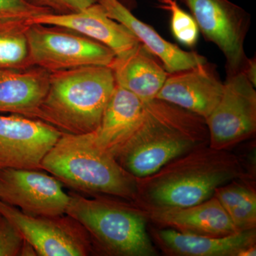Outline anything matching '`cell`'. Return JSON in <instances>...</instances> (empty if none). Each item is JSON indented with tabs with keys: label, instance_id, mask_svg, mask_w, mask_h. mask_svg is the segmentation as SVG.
Returning <instances> with one entry per match:
<instances>
[{
	"label": "cell",
	"instance_id": "cell-1",
	"mask_svg": "<svg viewBox=\"0 0 256 256\" xmlns=\"http://www.w3.org/2000/svg\"><path fill=\"white\" fill-rule=\"evenodd\" d=\"M244 175L236 156L208 144L198 146L154 174L137 178L134 204L142 210L194 206L213 196L217 188Z\"/></svg>",
	"mask_w": 256,
	"mask_h": 256
},
{
	"label": "cell",
	"instance_id": "cell-2",
	"mask_svg": "<svg viewBox=\"0 0 256 256\" xmlns=\"http://www.w3.org/2000/svg\"><path fill=\"white\" fill-rule=\"evenodd\" d=\"M203 118L154 99L144 102L140 124L116 159L136 178L150 176L178 156L208 144Z\"/></svg>",
	"mask_w": 256,
	"mask_h": 256
},
{
	"label": "cell",
	"instance_id": "cell-3",
	"mask_svg": "<svg viewBox=\"0 0 256 256\" xmlns=\"http://www.w3.org/2000/svg\"><path fill=\"white\" fill-rule=\"evenodd\" d=\"M116 87L109 66H89L50 72L48 90L36 119L62 133L94 132Z\"/></svg>",
	"mask_w": 256,
	"mask_h": 256
},
{
	"label": "cell",
	"instance_id": "cell-4",
	"mask_svg": "<svg viewBox=\"0 0 256 256\" xmlns=\"http://www.w3.org/2000/svg\"><path fill=\"white\" fill-rule=\"evenodd\" d=\"M42 168L63 184L86 194L118 197L133 203L137 197V178L99 148L90 133H62L42 160Z\"/></svg>",
	"mask_w": 256,
	"mask_h": 256
},
{
	"label": "cell",
	"instance_id": "cell-5",
	"mask_svg": "<svg viewBox=\"0 0 256 256\" xmlns=\"http://www.w3.org/2000/svg\"><path fill=\"white\" fill-rule=\"evenodd\" d=\"M66 214L78 220L92 239L94 254L153 256L156 250L146 232L148 216L137 205L104 196L87 198L70 192Z\"/></svg>",
	"mask_w": 256,
	"mask_h": 256
},
{
	"label": "cell",
	"instance_id": "cell-6",
	"mask_svg": "<svg viewBox=\"0 0 256 256\" xmlns=\"http://www.w3.org/2000/svg\"><path fill=\"white\" fill-rule=\"evenodd\" d=\"M33 66L48 72L89 66H110L116 55L105 45L60 26L32 24L28 30Z\"/></svg>",
	"mask_w": 256,
	"mask_h": 256
},
{
	"label": "cell",
	"instance_id": "cell-7",
	"mask_svg": "<svg viewBox=\"0 0 256 256\" xmlns=\"http://www.w3.org/2000/svg\"><path fill=\"white\" fill-rule=\"evenodd\" d=\"M190 10L206 41L214 44L226 60V75L242 72L248 57L244 44L250 15L230 0H176Z\"/></svg>",
	"mask_w": 256,
	"mask_h": 256
},
{
	"label": "cell",
	"instance_id": "cell-8",
	"mask_svg": "<svg viewBox=\"0 0 256 256\" xmlns=\"http://www.w3.org/2000/svg\"><path fill=\"white\" fill-rule=\"evenodd\" d=\"M208 146L228 150L256 130V92L242 73L227 75L220 101L206 120Z\"/></svg>",
	"mask_w": 256,
	"mask_h": 256
},
{
	"label": "cell",
	"instance_id": "cell-9",
	"mask_svg": "<svg viewBox=\"0 0 256 256\" xmlns=\"http://www.w3.org/2000/svg\"><path fill=\"white\" fill-rule=\"evenodd\" d=\"M0 214L22 234L40 256H86L94 254L86 228L73 217L32 216L0 201Z\"/></svg>",
	"mask_w": 256,
	"mask_h": 256
},
{
	"label": "cell",
	"instance_id": "cell-10",
	"mask_svg": "<svg viewBox=\"0 0 256 256\" xmlns=\"http://www.w3.org/2000/svg\"><path fill=\"white\" fill-rule=\"evenodd\" d=\"M0 201L32 216H58L66 213L70 195L53 175L40 170L5 169L0 171Z\"/></svg>",
	"mask_w": 256,
	"mask_h": 256
},
{
	"label": "cell",
	"instance_id": "cell-11",
	"mask_svg": "<svg viewBox=\"0 0 256 256\" xmlns=\"http://www.w3.org/2000/svg\"><path fill=\"white\" fill-rule=\"evenodd\" d=\"M62 134L41 120L18 114L0 116V171L42 170V160Z\"/></svg>",
	"mask_w": 256,
	"mask_h": 256
},
{
	"label": "cell",
	"instance_id": "cell-12",
	"mask_svg": "<svg viewBox=\"0 0 256 256\" xmlns=\"http://www.w3.org/2000/svg\"><path fill=\"white\" fill-rule=\"evenodd\" d=\"M223 90L224 82L214 65L207 62L169 74L156 98L206 120L220 101Z\"/></svg>",
	"mask_w": 256,
	"mask_h": 256
},
{
	"label": "cell",
	"instance_id": "cell-13",
	"mask_svg": "<svg viewBox=\"0 0 256 256\" xmlns=\"http://www.w3.org/2000/svg\"><path fill=\"white\" fill-rule=\"evenodd\" d=\"M28 22L60 26L77 32L105 45L114 52L116 56L128 54L140 44L122 24L109 18L98 2L76 12L45 13L28 18Z\"/></svg>",
	"mask_w": 256,
	"mask_h": 256
},
{
	"label": "cell",
	"instance_id": "cell-14",
	"mask_svg": "<svg viewBox=\"0 0 256 256\" xmlns=\"http://www.w3.org/2000/svg\"><path fill=\"white\" fill-rule=\"evenodd\" d=\"M106 14L122 24L152 54L161 62L169 74L194 68L208 62L196 52H188L164 40L150 25L143 22L119 0H97Z\"/></svg>",
	"mask_w": 256,
	"mask_h": 256
},
{
	"label": "cell",
	"instance_id": "cell-15",
	"mask_svg": "<svg viewBox=\"0 0 256 256\" xmlns=\"http://www.w3.org/2000/svg\"><path fill=\"white\" fill-rule=\"evenodd\" d=\"M143 210L154 223L182 233L226 236L238 232L228 214L214 196L191 206Z\"/></svg>",
	"mask_w": 256,
	"mask_h": 256
},
{
	"label": "cell",
	"instance_id": "cell-16",
	"mask_svg": "<svg viewBox=\"0 0 256 256\" xmlns=\"http://www.w3.org/2000/svg\"><path fill=\"white\" fill-rule=\"evenodd\" d=\"M144 102L116 85L98 127L90 132L99 148L116 158L142 121Z\"/></svg>",
	"mask_w": 256,
	"mask_h": 256
},
{
	"label": "cell",
	"instance_id": "cell-17",
	"mask_svg": "<svg viewBox=\"0 0 256 256\" xmlns=\"http://www.w3.org/2000/svg\"><path fill=\"white\" fill-rule=\"evenodd\" d=\"M154 238L168 255L178 256H238L255 245L256 228L226 236H207L164 228L154 232Z\"/></svg>",
	"mask_w": 256,
	"mask_h": 256
},
{
	"label": "cell",
	"instance_id": "cell-18",
	"mask_svg": "<svg viewBox=\"0 0 256 256\" xmlns=\"http://www.w3.org/2000/svg\"><path fill=\"white\" fill-rule=\"evenodd\" d=\"M109 67L116 85L144 102L156 98L169 75L161 62L140 43L128 54L114 57Z\"/></svg>",
	"mask_w": 256,
	"mask_h": 256
},
{
	"label": "cell",
	"instance_id": "cell-19",
	"mask_svg": "<svg viewBox=\"0 0 256 256\" xmlns=\"http://www.w3.org/2000/svg\"><path fill=\"white\" fill-rule=\"evenodd\" d=\"M50 74L38 66L0 69V112L36 119L48 90Z\"/></svg>",
	"mask_w": 256,
	"mask_h": 256
},
{
	"label": "cell",
	"instance_id": "cell-20",
	"mask_svg": "<svg viewBox=\"0 0 256 256\" xmlns=\"http://www.w3.org/2000/svg\"><path fill=\"white\" fill-rule=\"evenodd\" d=\"M28 16L0 14V69H24L33 66L30 60Z\"/></svg>",
	"mask_w": 256,
	"mask_h": 256
},
{
	"label": "cell",
	"instance_id": "cell-21",
	"mask_svg": "<svg viewBox=\"0 0 256 256\" xmlns=\"http://www.w3.org/2000/svg\"><path fill=\"white\" fill-rule=\"evenodd\" d=\"M214 196L228 214L237 232L256 226V193L247 184L230 182L217 188Z\"/></svg>",
	"mask_w": 256,
	"mask_h": 256
},
{
	"label": "cell",
	"instance_id": "cell-22",
	"mask_svg": "<svg viewBox=\"0 0 256 256\" xmlns=\"http://www.w3.org/2000/svg\"><path fill=\"white\" fill-rule=\"evenodd\" d=\"M156 2L158 8L169 12L170 30L175 40L190 48L196 46L200 30L192 14L184 10L176 0H156Z\"/></svg>",
	"mask_w": 256,
	"mask_h": 256
},
{
	"label": "cell",
	"instance_id": "cell-23",
	"mask_svg": "<svg viewBox=\"0 0 256 256\" xmlns=\"http://www.w3.org/2000/svg\"><path fill=\"white\" fill-rule=\"evenodd\" d=\"M24 242L21 232L0 214V256H20Z\"/></svg>",
	"mask_w": 256,
	"mask_h": 256
},
{
	"label": "cell",
	"instance_id": "cell-24",
	"mask_svg": "<svg viewBox=\"0 0 256 256\" xmlns=\"http://www.w3.org/2000/svg\"><path fill=\"white\" fill-rule=\"evenodd\" d=\"M28 2L50 10L54 14L76 12L97 2V0H28Z\"/></svg>",
	"mask_w": 256,
	"mask_h": 256
},
{
	"label": "cell",
	"instance_id": "cell-25",
	"mask_svg": "<svg viewBox=\"0 0 256 256\" xmlns=\"http://www.w3.org/2000/svg\"><path fill=\"white\" fill-rule=\"evenodd\" d=\"M50 12H52L50 10L35 6L28 2V0H0V14L33 18L37 15Z\"/></svg>",
	"mask_w": 256,
	"mask_h": 256
},
{
	"label": "cell",
	"instance_id": "cell-26",
	"mask_svg": "<svg viewBox=\"0 0 256 256\" xmlns=\"http://www.w3.org/2000/svg\"><path fill=\"white\" fill-rule=\"evenodd\" d=\"M242 73L254 86H256V58H248L242 70Z\"/></svg>",
	"mask_w": 256,
	"mask_h": 256
},
{
	"label": "cell",
	"instance_id": "cell-27",
	"mask_svg": "<svg viewBox=\"0 0 256 256\" xmlns=\"http://www.w3.org/2000/svg\"><path fill=\"white\" fill-rule=\"evenodd\" d=\"M20 256H38L36 249L33 247L32 244L24 240Z\"/></svg>",
	"mask_w": 256,
	"mask_h": 256
},
{
	"label": "cell",
	"instance_id": "cell-28",
	"mask_svg": "<svg viewBox=\"0 0 256 256\" xmlns=\"http://www.w3.org/2000/svg\"><path fill=\"white\" fill-rule=\"evenodd\" d=\"M256 256V247L255 245L246 248L239 252L238 256Z\"/></svg>",
	"mask_w": 256,
	"mask_h": 256
},
{
	"label": "cell",
	"instance_id": "cell-29",
	"mask_svg": "<svg viewBox=\"0 0 256 256\" xmlns=\"http://www.w3.org/2000/svg\"><path fill=\"white\" fill-rule=\"evenodd\" d=\"M122 4L124 6H127L128 9L132 10L133 8H136V0H119Z\"/></svg>",
	"mask_w": 256,
	"mask_h": 256
}]
</instances>
